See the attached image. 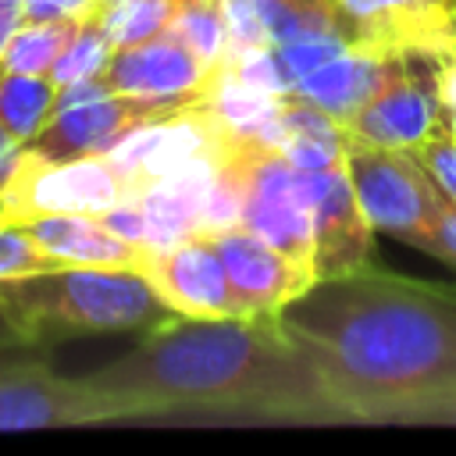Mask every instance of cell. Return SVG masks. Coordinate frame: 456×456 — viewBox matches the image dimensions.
I'll return each instance as SVG.
<instances>
[{"mask_svg": "<svg viewBox=\"0 0 456 456\" xmlns=\"http://www.w3.org/2000/svg\"><path fill=\"white\" fill-rule=\"evenodd\" d=\"M349 424L456 420V285L374 260L317 278L278 310Z\"/></svg>", "mask_w": 456, "mask_h": 456, "instance_id": "obj_1", "label": "cell"}, {"mask_svg": "<svg viewBox=\"0 0 456 456\" xmlns=\"http://www.w3.org/2000/svg\"><path fill=\"white\" fill-rule=\"evenodd\" d=\"M86 381L107 424H349L278 314H171Z\"/></svg>", "mask_w": 456, "mask_h": 456, "instance_id": "obj_2", "label": "cell"}, {"mask_svg": "<svg viewBox=\"0 0 456 456\" xmlns=\"http://www.w3.org/2000/svg\"><path fill=\"white\" fill-rule=\"evenodd\" d=\"M0 310L28 346L96 331H146L175 314L132 267H53L11 278L0 281Z\"/></svg>", "mask_w": 456, "mask_h": 456, "instance_id": "obj_3", "label": "cell"}, {"mask_svg": "<svg viewBox=\"0 0 456 456\" xmlns=\"http://www.w3.org/2000/svg\"><path fill=\"white\" fill-rule=\"evenodd\" d=\"M346 175L374 232L392 235L413 249H424L428 256L445 264V246L438 228L442 192L435 189L413 150L346 139Z\"/></svg>", "mask_w": 456, "mask_h": 456, "instance_id": "obj_4", "label": "cell"}, {"mask_svg": "<svg viewBox=\"0 0 456 456\" xmlns=\"http://www.w3.org/2000/svg\"><path fill=\"white\" fill-rule=\"evenodd\" d=\"M196 103L185 100H139L125 93H110L100 78H82L61 86L50 121L36 132L25 146L46 160H71V157H103L114 150L121 135L139 125L175 118Z\"/></svg>", "mask_w": 456, "mask_h": 456, "instance_id": "obj_5", "label": "cell"}, {"mask_svg": "<svg viewBox=\"0 0 456 456\" xmlns=\"http://www.w3.org/2000/svg\"><path fill=\"white\" fill-rule=\"evenodd\" d=\"M125 196L128 182L107 157L46 160L21 146L18 167L0 189V210L18 221L36 214H103Z\"/></svg>", "mask_w": 456, "mask_h": 456, "instance_id": "obj_6", "label": "cell"}, {"mask_svg": "<svg viewBox=\"0 0 456 456\" xmlns=\"http://www.w3.org/2000/svg\"><path fill=\"white\" fill-rule=\"evenodd\" d=\"M239 224L314 271L306 171L289 164L278 146H249L242 153V214H239Z\"/></svg>", "mask_w": 456, "mask_h": 456, "instance_id": "obj_7", "label": "cell"}, {"mask_svg": "<svg viewBox=\"0 0 456 456\" xmlns=\"http://www.w3.org/2000/svg\"><path fill=\"white\" fill-rule=\"evenodd\" d=\"M438 61L435 53L406 50L395 75L342 125L346 139L413 150L428 135L442 132V96H438Z\"/></svg>", "mask_w": 456, "mask_h": 456, "instance_id": "obj_8", "label": "cell"}, {"mask_svg": "<svg viewBox=\"0 0 456 456\" xmlns=\"http://www.w3.org/2000/svg\"><path fill=\"white\" fill-rule=\"evenodd\" d=\"M335 14L353 46L456 53V0H335Z\"/></svg>", "mask_w": 456, "mask_h": 456, "instance_id": "obj_9", "label": "cell"}, {"mask_svg": "<svg viewBox=\"0 0 456 456\" xmlns=\"http://www.w3.org/2000/svg\"><path fill=\"white\" fill-rule=\"evenodd\" d=\"M217 75V64L196 57L175 32H160L153 39L118 46L96 71V78L110 93L139 96V100H185L200 103Z\"/></svg>", "mask_w": 456, "mask_h": 456, "instance_id": "obj_10", "label": "cell"}, {"mask_svg": "<svg viewBox=\"0 0 456 456\" xmlns=\"http://www.w3.org/2000/svg\"><path fill=\"white\" fill-rule=\"evenodd\" d=\"M139 271L182 317H239L228 271L207 232H192L164 249H146Z\"/></svg>", "mask_w": 456, "mask_h": 456, "instance_id": "obj_11", "label": "cell"}, {"mask_svg": "<svg viewBox=\"0 0 456 456\" xmlns=\"http://www.w3.org/2000/svg\"><path fill=\"white\" fill-rule=\"evenodd\" d=\"M310 192V235H314V274L331 278L356 271L374 260V228L367 224L346 164L306 171Z\"/></svg>", "mask_w": 456, "mask_h": 456, "instance_id": "obj_12", "label": "cell"}, {"mask_svg": "<svg viewBox=\"0 0 456 456\" xmlns=\"http://www.w3.org/2000/svg\"><path fill=\"white\" fill-rule=\"evenodd\" d=\"M221 253V264L228 271V285L235 296L239 317H260L278 314L289 299H296L303 289H310L317 278L306 264L285 256L260 235L246 232L242 224L207 232Z\"/></svg>", "mask_w": 456, "mask_h": 456, "instance_id": "obj_13", "label": "cell"}, {"mask_svg": "<svg viewBox=\"0 0 456 456\" xmlns=\"http://www.w3.org/2000/svg\"><path fill=\"white\" fill-rule=\"evenodd\" d=\"M107 424L96 392L82 378L53 374L43 363L0 370V431Z\"/></svg>", "mask_w": 456, "mask_h": 456, "instance_id": "obj_14", "label": "cell"}, {"mask_svg": "<svg viewBox=\"0 0 456 456\" xmlns=\"http://www.w3.org/2000/svg\"><path fill=\"white\" fill-rule=\"evenodd\" d=\"M406 50H381V46H342L335 57L317 64L310 75L296 82L292 93L317 103L328 118L346 125L403 64Z\"/></svg>", "mask_w": 456, "mask_h": 456, "instance_id": "obj_15", "label": "cell"}, {"mask_svg": "<svg viewBox=\"0 0 456 456\" xmlns=\"http://www.w3.org/2000/svg\"><path fill=\"white\" fill-rule=\"evenodd\" d=\"M25 228L57 267H142L146 249L114 235L100 214H36Z\"/></svg>", "mask_w": 456, "mask_h": 456, "instance_id": "obj_16", "label": "cell"}, {"mask_svg": "<svg viewBox=\"0 0 456 456\" xmlns=\"http://www.w3.org/2000/svg\"><path fill=\"white\" fill-rule=\"evenodd\" d=\"M61 86L50 75L32 71H0V125L14 135V142L28 146L36 132L50 121Z\"/></svg>", "mask_w": 456, "mask_h": 456, "instance_id": "obj_17", "label": "cell"}, {"mask_svg": "<svg viewBox=\"0 0 456 456\" xmlns=\"http://www.w3.org/2000/svg\"><path fill=\"white\" fill-rule=\"evenodd\" d=\"M82 18H46V21H21L4 53H0V71H32V75H46L53 68V61L64 53V46L71 43L75 28Z\"/></svg>", "mask_w": 456, "mask_h": 456, "instance_id": "obj_18", "label": "cell"}, {"mask_svg": "<svg viewBox=\"0 0 456 456\" xmlns=\"http://www.w3.org/2000/svg\"><path fill=\"white\" fill-rule=\"evenodd\" d=\"M93 14L107 43L118 50L167 32V25L178 14V0H103Z\"/></svg>", "mask_w": 456, "mask_h": 456, "instance_id": "obj_19", "label": "cell"}, {"mask_svg": "<svg viewBox=\"0 0 456 456\" xmlns=\"http://www.w3.org/2000/svg\"><path fill=\"white\" fill-rule=\"evenodd\" d=\"M110 43L96 21V14H86L71 36V43L64 46V53L53 61V68L46 71L53 78V86H71L82 78H96V71L103 68V61L110 57Z\"/></svg>", "mask_w": 456, "mask_h": 456, "instance_id": "obj_20", "label": "cell"}, {"mask_svg": "<svg viewBox=\"0 0 456 456\" xmlns=\"http://www.w3.org/2000/svg\"><path fill=\"white\" fill-rule=\"evenodd\" d=\"M53 267L57 264L43 253V246L32 239L25 221L7 217L0 210V281L25 278V274H43V271H53Z\"/></svg>", "mask_w": 456, "mask_h": 456, "instance_id": "obj_21", "label": "cell"}, {"mask_svg": "<svg viewBox=\"0 0 456 456\" xmlns=\"http://www.w3.org/2000/svg\"><path fill=\"white\" fill-rule=\"evenodd\" d=\"M413 157L420 160V167L428 171V178L435 182V189L456 203V139L445 132L428 135L424 142L413 146Z\"/></svg>", "mask_w": 456, "mask_h": 456, "instance_id": "obj_22", "label": "cell"}, {"mask_svg": "<svg viewBox=\"0 0 456 456\" xmlns=\"http://www.w3.org/2000/svg\"><path fill=\"white\" fill-rule=\"evenodd\" d=\"M100 221H103L114 235H121L125 242L146 249V217H142V207H139L135 196H125V200H118L114 207H107V210L100 214Z\"/></svg>", "mask_w": 456, "mask_h": 456, "instance_id": "obj_23", "label": "cell"}, {"mask_svg": "<svg viewBox=\"0 0 456 456\" xmlns=\"http://www.w3.org/2000/svg\"><path fill=\"white\" fill-rule=\"evenodd\" d=\"M103 0H21L25 21H46V18H86Z\"/></svg>", "mask_w": 456, "mask_h": 456, "instance_id": "obj_24", "label": "cell"}, {"mask_svg": "<svg viewBox=\"0 0 456 456\" xmlns=\"http://www.w3.org/2000/svg\"><path fill=\"white\" fill-rule=\"evenodd\" d=\"M438 228H442V246H445V264L456 267V203L438 200Z\"/></svg>", "mask_w": 456, "mask_h": 456, "instance_id": "obj_25", "label": "cell"}, {"mask_svg": "<svg viewBox=\"0 0 456 456\" xmlns=\"http://www.w3.org/2000/svg\"><path fill=\"white\" fill-rule=\"evenodd\" d=\"M18 157H21V142H14V135L0 125V189L7 185L11 171L18 167Z\"/></svg>", "mask_w": 456, "mask_h": 456, "instance_id": "obj_26", "label": "cell"}, {"mask_svg": "<svg viewBox=\"0 0 456 456\" xmlns=\"http://www.w3.org/2000/svg\"><path fill=\"white\" fill-rule=\"evenodd\" d=\"M21 21H25V14H21V0H0V53H4L11 32H14Z\"/></svg>", "mask_w": 456, "mask_h": 456, "instance_id": "obj_27", "label": "cell"}, {"mask_svg": "<svg viewBox=\"0 0 456 456\" xmlns=\"http://www.w3.org/2000/svg\"><path fill=\"white\" fill-rule=\"evenodd\" d=\"M25 346H28L25 335H21V331L7 321V314L0 310V353H4V349H25Z\"/></svg>", "mask_w": 456, "mask_h": 456, "instance_id": "obj_28", "label": "cell"}, {"mask_svg": "<svg viewBox=\"0 0 456 456\" xmlns=\"http://www.w3.org/2000/svg\"><path fill=\"white\" fill-rule=\"evenodd\" d=\"M442 132L456 139V96L442 100Z\"/></svg>", "mask_w": 456, "mask_h": 456, "instance_id": "obj_29", "label": "cell"}]
</instances>
